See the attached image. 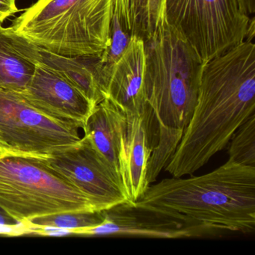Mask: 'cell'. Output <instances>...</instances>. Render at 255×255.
Returning a JSON list of instances; mask_svg holds the SVG:
<instances>
[{
	"label": "cell",
	"instance_id": "obj_1",
	"mask_svg": "<svg viewBox=\"0 0 255 255\" xmlns=\"http://www.w3.org/2000/svg\"><path fill=\"white\" fill-rule=\"evenodd\" d=\"M253 114L255 45L244 41L204 64L192 117L164 169L172 177L192 175Z\"/></svg>",
	"mask_w": 255,
	"mask_h": 255
},
{
	"label": "cell",
	"instance_id": "obj_2",
	"mask_svg": "<svg viewBox=\"0 0 255 255\" xmlns=\"http://www.w3.org/2000/svg\"><path fill=\"white\" fill-rule=\"evenodd\" d=\"M177 223L189 237L255 229V168L227 161L211 172L150 185L137 202Z\"/></svg>",
	"mask_w": 255,
	"mask_h": 255
},
{
	"label": "cell",
	"instance_id": "obj_3",
	"mask_svg": "<svg viewBox=\"0 0 255 255\" xmlns=\"http://www.w3.org/2000/svg\"><path fill=\"white\" fill-rule=\"evenodd\" d=\"M144 42L146 101L157 125L156 144L147 167L150 185L171 160L190 121L204 63L168 23Z\"/></svg>",
	"mask_w": 255,
	"mask_h": 255
},
{
	"label": "cell",
	"instance_id": "obj_4",
	"mask_svg": "<svg viewBox=\"0 0 255 255\" xmlns=\"http://www.w3.org/2000/svg\"><path fill=\"white\" fill-rule=\"evenodd\" d=\"M114 0H38L10 29L47 51L101 56L110 44Z\"/></svg>",
	"mask_w": 255,
	"mask_h": 255
},
{
	"label": "cell",
	"instance_id": "obj_5",
	"mask_svg": "<svg viewBox=\"0 0 255 255\" xmlns=\"http://www.w3.org/2000/svg\"><path fill=\"white\" fill-rule=\"evenodd\" d=\"M0 207L20 223L45 215L97 211L86 195L41 158H0Z\"/></svg>",
	"mask_w": 255,
	"mask_h": 255
},
{
	"label": "cell",
	"instance_id": "obj_6",
	"mask_svg": "<svg viewBox=\"0 0 255 255\" xmlns=\"http://www.w3.org/2000/svg\"><path fill=\"white\" fill-rule=\"evenodd\" d=\"M165 11L204 64L244 41L251 20L241 0H165Z\"/></svg>",
	"mask_w": 255,
	"mask_h": 255
},
{
	"label": "cell",
	"instance_id": "obj_7",
	"mask_svg": "<svg viewBox=\"0 0 255 255\" xmlns=\"http://www.w3.org/2000/svg\"><path fill=\"white\" fill-rule=\"evenodd\" d=\"M77 122L35 108L14 92H0V138L19 156L47 157L81 139Z\"/></svg>",
	"mask_w": 255,
	"mask_h": 255
},
{
	"label": "cell",
	"instance_id": "obj_8",
	"mask_svg": "<svg viewBox=\"0 0 255 255\" xmlns=\"http://www.w3.org/2000/svg\"><path fill=\"white\" fill-rule=\"evenodd\" d=\"M41 159L83 192L97 211L129 201L122 180L86 135L77 144Z\"/></svg>",
	"mask_w": 255,
	"mask_h": 255
},
{
	"label": "cell",
	"instance_id": "obj_9",
	"mask_svg": "<svg viewBox=\"0 0 255 255\" xmlns=\"http://www.w3.org/2000/svg\"><path fill=\"white\" fill-rule=\"evenodd\" d=\"M156 139L157 125L150 106L140 113L124 112L119 141V173L129 202H137L150 186L147 182V167Z\"/></svg>",
	"mask_w": 255,
	"mask_h": 255
},
{
	"label": "cell",
	"instance_id": "obj_10",
	"mask_svg": "<svg viewBox=\"0 0 255 255\" xmlns=\"http://www.w3.org/2000/svg\"><path fill=\"white\" fill-rule=\"evenodd\" d=\"M35 108L59 119L80 124L83 128L95 106L59 72L37 62L26 89L18 93Z\"/></svg>",
	"mask_w": 255,
	"mask_h": 255
},
{
	"label": "cell",
	"instance_id": "obj_11",
	"mask_svg": "<svg viewBox=\"0 0 255 255\" xmlns=\"http://www.w3.org/2000/svg\"><path fill=\"white\" fill-rule=\"evenodd\" d=\"M104 219L98 226L80 230L76 235H125L152 238H186L180 224L129 201L102 210Z\"/></svg>",
	"mask_w": 255,
	"mask_h": 255
},
{
	"label": "cell",
	"instance_id": "obj_12",
	"mask_svg": "<svg viewBox=\"0 0 255 255\" xmlns=\"http://www.w3.org/2000/svg\"><path fill=\"white\" fill-rule=\"evenodd\" d=\"M145 50L141 38L129 43L110 74L107 98L125 113H140L148 106L144 91Z\"/></svg>",
	"mask_w": 255,
	"mask_h": 255
},
{
	"label": "cell",
	"instance_id": "obj_13",
	"mask_svg": "<svg viewBox=\"0 0 255 255\" xmlns=\"http://www.w3.org/2000/svg\"><path fill=\"white\" fill-rule=\"evenodd\" d=\"M36 62L56 70L77 87L94 105L107 98L108 83L103 72L100 56H65L32 44Z\"/></svg>",
	"mask_w": 255,
	"mask_h": 255
},
{
	"label": "cell",
	"instance_id": "obj_14",
	"mask_svg": "<svg viewBox=\"0 0 255 255\" xmlns=\"http://www.w3.org/2000/svg\"><path fill=\"white\" fill-rule=\"evenodd\" d=\"M36 65L32 43L0 23V92L21 93Z\"/></svg>",
	"mask_w": 255,
	"mask_h": 255
},
{
	"label": "cell",
	"instance_id": "obj_15",
	"mask_svg": "<svg viewBox=\"0 0 255 255\" xmlns=\"http://www.w3.org/2000/svg\"><path fill=\"white\" fill-rule=\"evenodd\" d=\"M123 117L124 112L106 98L95 107L83 128L85 135L120 179L119 151Z\"/></svg>",
	"mask_w": 255,
	"mask_h": 255
},
{
	"label": "cell",
	"instance_id": "obj_16",
	"mask_svg": "<svg viewBox=\"0 0 255 255\" xmlns=\"http://www.w3.org/2000/svg\"><path fill=\"white\" fill-rule=\"evenodd\" d=\"M114 16L127 33L144 41L167 25L165 0H114Z\"/></svg>",
	"mask_w": 255,
	"mask_h": 255
},
{
	"label": "cell",
	"instance_id": "obj_17",
	"mask_svg": "<svg viewBox=\"0 0 255 255\" xmlns=\"http://www.w3.org/2000/svg\"><path fill=\"white\" fill-rule=\"evenodd\" d=\"M101 211H68L45 215L25 222V234H32L39 229H63L74 231L76 235L80 230L98 226L104 222Z\"/></svg>",
	"mask_w": 255,
	"mask_h": 255
},
{
	"label": "cell",
	"instance_id": "obj_18",
	"mask_svg": "<svg viewBox=\"0 0 255 255\" xmlns=\"http://www.w3.org/2000/svg\"><path fill=\"white\" fill-rule=\"evenodd\" d=\"M228 145V161L255 168V114L237 129Z\"/></svg>",
	"mask_w": 255,
	"mask_h": 255
},
{
	"label": "cell",
	"instance_id": "obj_19",
	"mask_svg": "<svg viewBox=\"0 0 255 255\" xmlns=\"http://www.w3.org/2000/svg\"><path fill=\"white\" fill-rule=\"evenodd\" d=\"M130 39V35L127 33L121 26L118 19L113 15L112 21L110 41L107 50L100 56L104 77L109 84L112 69L120 59Z\"/></svg>",
	"mask_w": 255,
	"mask_h": 255
},
{
	"label": "cell",
	"instance_id": "obj_20",
	"mask_svg": "<svg viewBox=\"0 0 255 255\" xmlns=\"http://www.w3.org/2000/svg\"><path fill=\"white\" fill-rule=\"evenodd\" d=\"M0 229H2L3 231L4 235H23L25 234L24 225L11 217L1 207H0Z\"/></svg>",
	"mask_w": 255,
	"mask_h": 255
},
{
	"label": "cell",
	"instance_id": "obj_21",
	"mask_svg": "<svg viewBox=\"0 0 255 255\" xmlns=\"http://www.w3.org/2000/svg\"><path fill=\"white\" fill-rule=\"evenodd\" d=\"M16 0H0V23L18 12Z\"/></svg>",
	"mask_w": 255,
	"mask_h": 255
},
{
	"label": "cell",
	"instance_id": "obj_22",
	"mask_svg": "<svg viewBox=\"0 0 255 255\" xmlns=\"http://www.w3.org/2000/svg\"><path fill=\"white\" fill-rule=\"evenodd\" d=\"M241 2L246 14L253 15L255 12V0H241Z\"/></svg>",
	"mask_w": 255,
	"mask_h": 255
},
{
	"label": "cell",
	"instance_id": "obj_23",
	"mask_svg": "<svg viewBox=\"0 0 255 255\" xmlns=\"http://www.w3.org/2000/svg\"><path fill=\"white\" fill-rule=\"evenodd\" d=\"M17 155L0 138V158L6 156ZM19 156V155H18Z\"/></svg>",
	"mask_w": 255,
	"mask_h": 255
},
{
	"label": "cell",
	"instance_id": "obj_24",
	"mask_svg": "<svg viewBox=\"0 0 255 255\" xmlns=\"http://www.w3.org/2000/svg\"><path fill=\"white\" fill-rule=\"evenodd\" d=\"M0 234H3V231H2V229H0Z\"/></svg>",
	"mask_w": 255,
	"mask_h": 255
}]
</instances>
